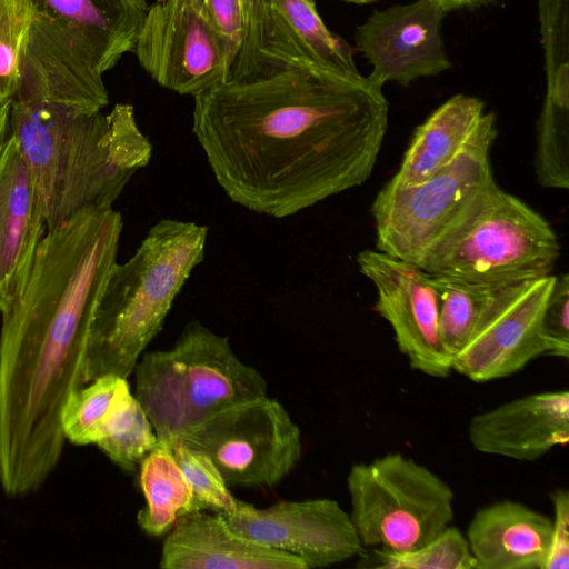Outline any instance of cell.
I'll list each match as a JSON object with an SVG mask.
<instances>
[{"label":"cell","instance_id":"484cf974","mask_svg":"<svg viewBox=\"0 0 569 569\" xmlns=\"http://www.w3.org/2000/svg\"><path fill=\"white\" fill-rule=\"evenodd\" d=\"M126 380L106 375L71 392L60 412L66 440L76 446L96 445L99 428Z\"/></svg>","mask_w":569,"mask_h":569},{"label":"cell","instance_id":"2e32d148","mask_svg":"<svg viewBox=\"0 0 569 569\" xmlns=\"http://www.w3.org/2000/svg\"><path fill=\"white\" fill-rule=\"evenodd\" d=\"M445 16L436 0L373 11L353 37L357 51L372 66L367 78L379 88L390 81L408 86L450 69L441 37Z\"/></svg>","mask_w":569,"mask_h":569},{"label":"cell","instance_id":"ac0fdd59","mask_svg":"<svg viewBox=\"0 0 569 569\" xmlns=\"http://www.w3.org/2000/svg\"><path fill=\"white\" fill-rule=\"evenodd\" d=\"M470 445L479 452L535 461L569 441V392L530 393L473 416Z\"/></svg>","mask_w":569,"mask_h":569},{"label":"cell","instance_id":"e575fe53","mask_svg":"<svg viewBox=\"0 0 569 569\" xmlns=\"http://www.w3.org/2000/svg\"><path fill=\"white\" fill-rule=\"evenodd\" d=\"M342 1L351 2V3H356V4H366V3L375 2L376 0H342Z\"/></svg>","mask_w":569,"mask_h":569},{"label":"cell","instance_id":"4dcf8cb0","mask_svg":"<svg viewBox=\"0 0 569 569\" xmlns=\"http://www.w3.org/2000/svg\"><path fill=\"white\" fill-rule=\"evenodd\" d=\"M553 506V519L549 553L545 569L569 568V495L558 488L550 495Z\"/></svg>","mask_w":569,"mask_h":569},{"label":"cell","instance_id":"4316f807","mask_svg":"<svg viewBox=\"0 0 569 569\" xmlns=\"http://www.w3.org/2000/svg\"><path fill=\"white\" fill-rule=\"evenodd\" d=\"M37 14L33 0H0V101L11 100L20 59Z\"/></svg>","mask_w":569,"mask_h":569},{"label":"cell","instance_id":"e0dca14e","mask_svg":"<svg viewBox=\"0 0 569 569\" xmlns=\"http://www.w3.org/2000/svg\"><path fill=\"white\" fill-rule=\"evenodd\" d=\"M32 172L13 136L0 151V312L23 293L46 229Z\"/></svg>","mask_w":569,"mask_h":569},{"label":"cell","instance_id":"4fadbf2b","mask_svg":"<svg viewBox=\"0 0 569 569\" xmlns=\"http://www.w3.org/2000/svg\"><path fill=\"white\" fill-rule=\"evenodd\" d=\"M221 517L240 537L293 555L308 569L367 553L350 513L333 499L281 500L262 509L238 500L236 510Z\"/></svg>","mask_w":569,"mask_h":569},{"label":"cell","instance_id":"7c38bea8","mask_svg":"<svg viewBox=\"0 0 569 569\" xmlns=\"http://www.w3.org/2000/svg\"><path fill=\"white\" fill-rule=\"evenodd\" d=\"M96 52L73 23L37 10L11 100L102 111L109 103Z\"/></svg>","mask_w":569,"mask_h":569},{"label":"cell","instance_id":"836d02e7","mask_svg":"<svg viewBox=\"0 0 569 569\" xmlns=\"http://www.w3.org/2000/svg\"><path fill=\"white\" fill-rule=\"evenodd\" d=\"M11 100L0 101V151L10 134Z\"/></svg>","mask_w":569,"mask_h":569},{"label":"cell","instance_id":"603a6c76","mask_svg":"<svg viewBox=\"0 0 569 569\" xmlns=\"http://www.w3.org/2000/svg\"><path fill=\"white\" fill-rule=\"evenodd\" d=\"M139 483L146 505L138 511L137 522L149 536L167 535L182 516L199 511L169 443L158 441L140 462Z\"/></svg>","mask_w":569,"mask_h":569},{"label":"cell","instance_id":"9a60e30c","mask_svg":"<svg viewBox=\"0 0 569 569\" xmlns=\"http://www.w3.org/2000/svg\"><path fill=\"white\" fill-rule=\"evenodd\" d=\"M555 276L506 286L482 315L452 370L475 382L509 377L546 355L541 319Z\"/></svg>","mask_w":569,"mask_h":569},{"label":"cell","instance_id":"ffe728a7","mask_svg":"<svg viewBox=\"0 0 569 569\" xmlns=\"http://www.w3.org/2000/svg\"><path fill=\"white\" fill-rule=\"evenodd\" d=\"M551 519L516 500H501L473 515L466 538L477 569H545Z\"/></svg>","mask_w":569,"mask_h":569},{"label":"cell","instance_id":"5bb4252c","mask_svg":"<svg viewBox=\"0 0 569 569\" xmlns=\"http://www.w3.org/2000/svg\"><path fill=\"white\" fill-rule=\"evenodd\" d=\"M357 264L375 286V309L391 326L409 366L433 378L448 377L452 361L440 338L439 296L432 276L378 250L360 251Z\"/></svg>","mask_w":569,"mask_h":569},{"label":"cell","instance_id":"5b68a950","mask_svg":"<svg viewBox=\"0 0 569 569\" xmlns=\"http://www.w3.org/2000/svg\"><path fill=\"white\" fill-rule=\"evenodd\" d=\"M133 372L134 396L166 443L233 405L267 395L262 373L238 358L227 337L199 321L187 323L171 348L144 351Z\"/></svg>","mask_w":569,"mask_h":569},{"label":"cell","instance_id":"6da1fadb","mask_svg":"<svg viewBox=\"0 0 569 569\" xmlns=\"http://www.w3.org/2000/svg\"><path fill=\"white\" fill-rule=\"evenodd\" d=\"M192 133L237 204L293 216L362 184L388 128V101L367 77L299 66L198 94Z\"/></svg>","mask_w":569,"mask_h":569},{"label":"cell","instance_id":"d6986e66","mask_svg":"<svg viewBox=\"0 0 569 569\" xmlns=\"http://www.w3.org/2000/svg\"><path fill=\"white\" fill-rule=\"evenodd\" d=\"M163 569H308L298 557L258 545L233 532L218 513L193 511L167 533Z\"/></svg>","mask_w":569,"mask_h":569},{"label":"cell","instance_id":"ba28073f","mask_svg":"<svg viewBox=\"0 0 569 569\" xmlns=\"http://www.w3.org/2000/svg\"><path fill=\"white\" fill-rule=\"evenodd\" d=\"M560 242L535 209L498 188L423 270L495 286L551 274Z\"/></svg>","mask_w":569,"mask_h":569},{"label":"cell","instance_id":"30bf717a","mask_svg":"<svg viewBox=\"0 0 569 569\" xmlns=\"http://www.w3.org/2000/svg\"><path fill=\"white\" fill-rule=\"evenodd\" d=\"M243 2V36L228 81L273 76L299 66L360 74L352 48L327 28L313 0Z\"/></svg>","mask_w":569,"mask_h":569},{"label":"cell","instance_id":"44dd1931","mask_svg":"<svg viewBox=\"0 0 569 569\" xmlns=\"http://www.w3.org/2000/svg\"><path fill=\"white\" fill-rule=\"evenodd\" d=\"M483 113L480 99L451 97L416 129L398 171L387 183L412 187L448 166L469 141Z\"/></svg>","mask_w":569,"mask_h":569},{"label":"cell","instance_id":"1f68e13d","mask_svg":"<svg viewBox=\"0 0 569 569\" xmlns=\"http://www.w3.org/2000/svg\"><path fill=\"white\" fill-rule=\"evenodd\" d=\"M206 2L227 43L232 64L243 36L244 2L243 0H206Z\"/></svg>","mask_w":569,"mask_h":569},{"label":"cell","instance_id":"277c9868","mask_svg":"<svg viewBox=\"0 0 569 569\" xmlns=\"http://www.w3.org/2000/svg\"><path fill=\"white\" fill-rule=\"evenodd\" d=\"M208 228L162 219L152 226L133 256L114 263L91 323L87 378L124 379L162 329L172 303L204 258Z\"/></svg>","mask_w":569,"mask_h":569},{"label":"cell","instance_id":"8992f818","mask_svg":"<svg viewBox=\"0 0 569 569\" xmlns=\"http://www.w3.org/2000/svg\"><path fill=\"white\" fill-rule=\"evenodd\" d=\"M497 133L485 112L448 166L412 187L386 183L371 204L377 250L423 269L499 188L490 164Z\"/></svg>","mask_w":569,"mask_h":569},{"label":"cell","instance_id":"8fae6325","mask_svg":"<svg viewBox=\"0 0 569 569\" xmlns=\"http://www.w3.org/2000/svg\"><path fill=\"white\" fill-rule=\"evenodd\" d=\"M159 86L193 98L229 79L231 58L206 0H157L133 51Z\"/></svg>","mask_w":569,"mask_h":569},{"label":"cell","instance_id":"f546056e","mask_svg":"<svg viewBox=\"0 0 569 569\" xmlns=\"http://www.w3.org/2000/svg\"><path fill=\"white\" fill-rule=\"evenodd\" d=\"M541 331L546 355L568 359L569 356V274L555 276L545 306Z\"/></svg>","mask_w":569,"mask_h":569},{"label":"cell","instance_id":"cb8c5ba5","mask_svg":"<svg viewBox=\"0 0 569 569\" xmlns=\"http://www.w3.org/2000/svg\"><path fill=\"white\" fill-rule=\"evenodd\" d=\"M431 276L439 296L440 338L452 361L468 341L482 315L506 286Z\"/></svg>","mask_w":569,"mask_h":569},{"label":"cell","instance_id":"7a4b0ae2","mask_svg":"<svg viewBox=\"0 0 569 569\" xmlns=\"http://www.w3.org/2000/svg\"><path fill=\"white\" fill-rule=\"evenodd\" d=\"M122 228L109 207L49 229L23 293L1 313L0 487L8 497L39 490L61 459L60 412L89 383L91 323Z\"/></svg>","mask_w":569,"mask_h":569},{"label":"cell","instance_id":"d4e9b609","mask_svg":"<svg viewBox=\"0 0 569 569\" xmlns=\"http://www.w3.org/2000/svg\"><path fill=\"white\" fill-rule=\"evenodd\" d=\"M358 567L410 569H477L466 536L455 526H448L426 545L408 552H392L380 548L360 558Z\"/></svg>","mask_w":569,"mask_h":569},{"label":"cell","instance_id":"83f0119b","mask_svg":"<svg viewBox=\"0 0 569 569\" xmlns=\"http://www.w3.org/2000/svg\"><path fill=\"white\" fill-rule=\"evenodd\" d=\"M172 453L191 486L197 509L211 510L220 516L230 515L237 508L238 499L229 490L221 472L201 450L187 446L180 440L169 443Z\"/></svg>","mask_w":569,"mask_h":569},{"label":"cell","instance_id":"3957f363","mask_svg":"<svg viewBox=\"0 0 569 569\" xmlns=\"http://www.w3.org/2000/svg\"><path fill=\"white\" fill-rule=\"evenodd\" d=\"M10 134L34 178L47 230L80 210L112 207L152 154L129 103L106 114L11 100Z\"/></svg>","mask_w":569,"mask_h":569},{"label":"cell","instance_id":"9c48e42d","mask_svg":"<svg viewBox=\"0 0 569 569\" xmlns=\"http://www.w3.org/2000/svg\"><path fill=\"white\" fill-rule=\"evenodd\" d=\"M176 440L204 452L229 487L272 488L302 455L300 428L267 395L233 405Z\"/></svg>","mask_w":569,"mask_h":569},{"label":"cell","instance_id":"f1b7e54d","mask_svg":"<svg viewBox=\"0 0 569 569\" xmlns=\"http://www.w3.org/2000/svg\"><path fill=\"white\" fill-rule=\"evenodd\" d=\"M158 441L154 428L139 403L130 419L117 432L96 445L113 463L130 472L136 470Z\"/></svg>","mask_w":569,"mask_h":569},{"label":"cell","instance_id":"d6a6232c","mask_svg":"<svg viewBox=\"0 0 569 569\" xmlns=\"http://www.w3.org/2000/svg\"><path fill=\"white\" fill-rule=\"evenodd\" d=\"M442 10L447 13L461 9H475L482 6L496 3L499 0H436Z\"/></svg>","mask_w":569,"mask_h":569},{"label":"cell","instance_id":"52a82bcc","mask_svg":"<svg viewBox=\"0 0 569 569\" xmlns=\"http://www.w3.org/2000/svg\"><path fill=\"white\" fill-rule=\"evenodd\" d=\"M350 517L365 547L412 551L453 519L455 493L428 467L400 452L353 463L347 476Z\"/></svg>","mask_w":569,"mask_h":569},{"label":"cell","instance_id":"7402d4cb","mask_svg":"<svg viewBox=\"0 0 569 569\" xmlns=\"http://www.w3.org/2000/svg\"><path fill=\"white\" fill-rule=\"evenodd\" d=\"M37 10L77 26L90 41L102 73L132 52L147 0H33Z\"/></svg>","mask_w":569,"mask_h":569}]
</instances>
